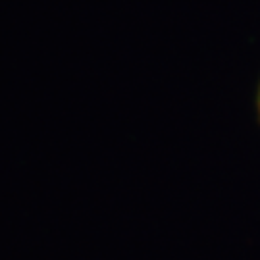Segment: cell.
Returning a JSON list of instances; mask_svg holds the SVG:
<instances>
[{"label": "cell", "instance_id": "obj_1", "mask_svg": "<svg viewBox=\"0 0 260 260\" xmlns=\"http://www.w3.org/2000/svg\"><path fill=\"white\" fill-rule=\"evenodd\" d=\"M258 104H260V96H258Z\"/></svg>", "mask_w": 260, "mask_h": 260}]
</instances>
